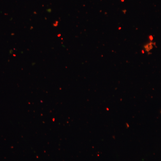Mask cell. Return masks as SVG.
Here are the masks:
<instances>
[{
  "label": "cell",
  "instance_id": "1",
  "mask_svg": "<svg viewBox=\"0 0 161 161\" xmlns=\"http://www.w3.org/2000/svg\"><path fill=\"white\" fill-rule=\"evenodd\" d=\"M121 1H122V2H124V0H121Z\"/></svg>",
  "mask_w": 161,
  "mask_h": 161
}]
</instances>
